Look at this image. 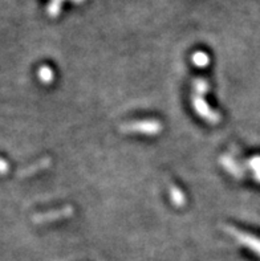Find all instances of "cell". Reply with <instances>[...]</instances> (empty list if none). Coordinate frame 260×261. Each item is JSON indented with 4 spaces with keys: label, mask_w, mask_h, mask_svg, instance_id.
<instances>
[{
    "label": "cell",
    "mask_w": 260,
    "mask_h": 261,
    "mask_svg": "<svg viewBox=\"0 0 260 261\" xmlns=\"http://www.w3.org/2000/svg\"><path fill=\"white\" fill-rule=\"evenodd\" d=\"M124 133H139V134H158L162 130V126L158 121H138V122H130L121 126Z\"/></svg>",
    "instance_id": "1"
},
{
    "label": "cell",
    "mask_w": 260,
    "mask_h": 261,
    "mask_svg": "<svg viewBox=\"0 0 260 261\" xmlns=\"http://www.w3.org/2000/svg\"><path fill=\"white\" fill-rule=\"evenodd\" d=\"M193 106H194L195 112L198 113V116H201L202 118L206 119L208 123H218L221 121V116L212 109H210V106L207 105V102L201 96L195 94L193 97Z\"/></svg>",
    "instance_id": "2"
},
{
    "label": "cell",
    "mask_w": 260,
    "mask_h": 261,
    "mask_svg": "<svg viewBox=\"0 0 260 261\" xmlns=\"http://www.w3.org/2000/svg\"><path fill=\"white\" fill-rule=\"evenodd\" d=\"M224 231L230 233L231 236L234 235L238 242L242 243L246 247H248L251 251H254L255 253H257L260 256V239L255 238L252 235H248V233H244V232L238 231L234 227H224Z\"/></svg>",
    "instance_id": "3"
},
{
    "label": "cell",
    "mask_w": 260,
    "mask_h": 261,
    "mask_svg": "<svg viewBox=\"0 0 260 261\" xmlns=\"http://www.w3.org/2000/svg\"><path fill=\"white\" fill-rule=\"evenodd\" d=\"M73 208L72 207H64L63 210H56V211L45 212V214H39V215H35L33 218V222L35 223H48L53 222V220H59V219H65L69 218L73 215Z\"/></svg>",
    "instance_id": "4"
},
{
    "label": "cell",
    "mask_w": 260,
    "mask_h": 261,
    "mask_svg": "<svg viewBox=\"0 0 260 261\" xmlns=\"http://www.w3.org/2000/svg\"><path fill=\"white\" fill-rule=\"evenodd\" d=\"M221 163L223 166L224 169L227 170L230 174L235 176V178H242L244 174L243 169H242L241 166L238 165V162L235 161L234 158H231L230 155H223L221 158Z\"/></svg>",
    "instance_id": "5"
},
{
    "label": "cell",
    "mask_w": 260,
    "mask_h": 261,
    "mask_svg": "<svg viewBox=\"0 0 260 261\" xmlns=\"http://www.w3.org/2000/svg\"><path fill=\"white\" fill-rule=\"evenodd\" d=\"M170 196H172V202L175 205H182L184 203L183 192L178 187H175V186H172V189H170Z\"/></svg>",
    "instance_id": "6"
},
{
    "label": "cell",
    "mask_w": 260,
    "mask_h": 261,
    "mask_svg": "<svg viewBox=\"0 0 260 261\" xmlns=\"http://www.w3.org/2000/svg\"><path fill=\"white\" fill-rule=\"evenodd\" d=\"M194 90L197 93V96H203L204 93H207L208 90V83L203 79H197L194 81Z\"/></svg>",
    "instance_id": "7"
},
{
    "label": "cell",
    "mask_w": 260,
    "mask_h": 261,
    "mask_svg": "<svg viewBox=\"0 0 260 261\" xmlns=\"http://www.w3.org/2000/svg\"><path fill=\"white\" fill-rule=\"evenodd\" d=\"M39 77H40V80L43 81V83H45V84L52 83V80H53L52 69H51V68H48V66H43V68H40Z\"/></svg>",
    "instance_id": "8"
},
{
    "label": "cell",
    "mask_w": 260,
    "mask_h": 261,
    "mask_svg": "<svg viewBox=\"0 0 260 261\" xmlns=\"http://www.w3.org/2000/svg\"><path fill=\"white\" fill-rule=\"evenodd\" d=\"M193 61L197 66H204L208 64V56L203 52H197L193 56Z\"/></svg>",
    "instance_id": "9"
},
{
    "label": "cell",
    "mask_w": 260,
    "mask_h": 261,
    "mask_svg": "<svg viewBox=\"0 0 260 261\" xmlns=\"http://www.w3.org/2000/svg\"><path fill=\"white\" fill-rule=\"evenodd\" d=\"M247 166L251 170H254L255 172H260V155L254 156V158L248 159Z\"/></svg>",
    "instance_id": "10"
},
{
    "label": "cell",
    "mask_w": 260,
    "mask_h": 261,
    "mask_svg": "<svg viewBox=\"0 0 260 261\" xmlns=\"http://www.w3.org/2000/svg\"><path fill=\"white\" fill-rule=\"evenodd\" d=\"M0 171L2 172L7 171V165L3 162V161H2V159H0Z\"/></svg>",
    "instance_id": "11"
},
{
    "label": "cell",
    "mask_w": 260,
    "mask_h": 261,
    "mask_svg": "<svg viewBox=\"0 0 260 261\" xmlns=\"http://www.w3.org/2000/svg\"><path fill=\"white\" fill-rule=\"evenodd\" d=\"M255 179H256L257 182H260V172H255Z\"/></svg>",
    "instance_id": "12"
}]
</instances>
